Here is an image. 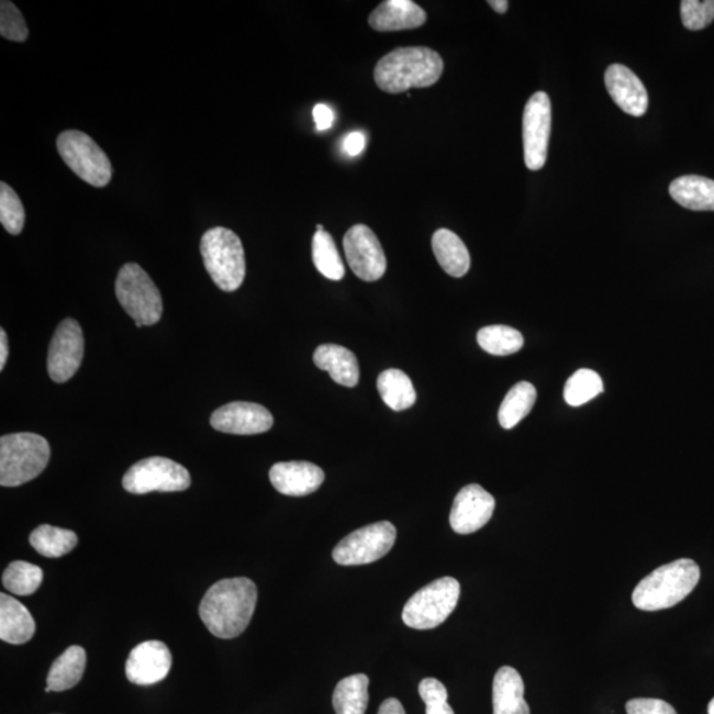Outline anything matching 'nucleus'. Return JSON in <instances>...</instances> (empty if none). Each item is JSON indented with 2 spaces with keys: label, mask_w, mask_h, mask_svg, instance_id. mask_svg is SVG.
<instances>
[{
  "label": "nucleus",
  "mask_w": 714,
  "mask_h": 714,
  "mask_svg": "<svg viewBox=\"0 0 714 714\" xmlns=\"http://www.w3.org/2000/svg\"><path fill=\"white\" fill-rule=\"evenodd\" d=\"M257 596L256 583L245 577L219 581L201 601L200 618L217 638H237L249 626Z\"/></svg>",
  "instance_id": "f257e3e1"
},
{
  "label": "nucleus",
  "mask_w": 714,
  "mask_h": 714,
  "mask_svg": "<svg viewBox=\"0 0 714 714\" xmlns=\"http://www.w3.org/2000/svg\"><path fill=\"white\" fill-rule=\"evenodd\" d=\"M438 52L427 47H401L389 52L376 64V86L389 94L434 86L444 74Z\"/></svg>",
  "instance_id": "f03ea898"
},
{
  "label": "nucleus",
  "mask_w": 714,
  "mask_h": 714,
  "mask_svg": "<svg viewBox=\"0 0 714 714\" xmlns=\"http://www.w3.org/2000/svg\"><path fill=\"white\" fill-rule=\"evenodd\" d=\"M700 581V568L690 558L663 565L643 579L633 592V603L643 612H658L678 605Z\"/></svg>",
  "instance_id": "7ed1b4c3"
},
{
  "label": "nucleus",
  "mask_w": 714,
  "mask_h": 714,
  "mask_svg": "<svg viewBox=\"0 0 714 714\" xmlns=\"http://www.w3.org/2000/svg\"><path fill=\"white\" fill-rule=\"evenodd\" d=\"M200 253L208 275L219 289L233 293L242 288L246 275L245 252L235 232L214 226L201 237Z\"/></svg>",
  "instance_id": "20e7f679"
},
{
  "label": "nucleus",
  "mask_w": 714,
  "mask_h": 714,
  "mask_svg": "<svg viewBox=\"0 0 714 714\" xmlns=\"http://www.w3.org/2000/svg\"><path fill=\"white\" fill-rule=\"evenodd\" d=\"M48 440L35 433L0 438V484L18 487L37 478L49 462Z\"/></svg>",
  "instance_id": "39448f33"
},
{
  "label": "nucleus",
  "mask_w": 714,
  "mask_h": 714,
  "mask_svg": "<svg viewBox=\"0 0 714 714\" xmlns=\"http://www.w3.org/2000/svg\"><path fill=\"white\" fill-rule=\"evenodd\" d=\"M115 295L135 326H154L164 314L160 291L138 264L123 265L115 281Z\"/></svg>",
  "instance_id": "423d86ee"
},
{
  "label": "nucleus",
  "mask_w": 714,
  "mask_h": 714,
  "mask_svg": "<svg viewBox=\"0 0 714 714\" xmlns=\"http://www.w3.org/2000/svg\"><path fill=\"white\" fill-rule=\"evenodd\" d=\"M459 595V582L453 577L433 581L409 599L402 610V621L415 629L436 628L456 610Z\"/></svg>",
  "instance_id": "0eeeda50"
},
{
  "label": "nucleus",
  "mask_w": 714,
  "mask_h": 714,
  "mask_svg": "<svg viewBox=\"0 0 714 714\" xmlns=\"http://www.w3.org/2000/svg\"><path fill=\"white\" fill-rule=\"evenodd\" d=\"M56 146L65 165L88 185L103 188L112 180V161L88 134L67 130L57 136Z\"/></svg>",
  "instance_id": "6e6552de"
},
{
  "label": "nucleus",
  "mask_w": 714,
  "mask_h": 714,
  "mask_svg": "<svg viewBox=\"0 0 714 714\" xmlns=\"http://www.w3.org/2000/svg\"><path fill=\"white\" fill-rule=\"evenodd\" d=\"M123 489L134 495L145 493L179 492L190 489L191 476L186 467L164 457L140 460L130 467L122 480Z\"/></svg>",
  "instance_id": "1a4fd4ad"
},
{
  "label": "nucleus",
  "mask_w": 714,
  "mask_h": 714,
  "mask_svg": "<svg viewBox=\"0 0 714 714\" xmlns=\"http://www.w3.org/2000/svg\"><path fill=\"white\" fill-rule=\"evenodd\" d=\"M398 531L389 522L366 525L353 532L336 545L333 557L336 564L366 565L380 560L393 548Z\"/></svg>",
  "instance_id": "9d476101"
},
{
  "label": "nucleus",
  "mask_w": 714,
  "mask_h": 714,
  "mask_svg": "<svg viewBox=\"0 0 714 714\" xmlns=\"http://www.w3.org/2000/svg\"><path fill=\"white\" fill-rule=\"evenodd\" d=\"M551 107L547 93L537 92L525 105L523 115L524 160L531 171H538L548 157Z\"/></svg>",
  "instance_id": "9b49d317"
},
{
  "label": "nucleus",
  "mask_w": 714,
  "mask_h": 714,
  "mask_svg": "<svg viewBox=\"0 0 714 714\" xmlns=\"http://www.w3.org/2000/svg\"><path fill=\"white\" fill-rule=\"evenodd\" d=\"M350 270L361 281L375 282L384 277L387 257L380 239L365 224L354 225L343 238Z\"/></svg>",
  "instance_id": "f8f14e48"
},
{
  "label": "nucleus",
  "mask_w": 714,
  "mask_h": 714,
  "mask_svg": "<svg viewBox=\"0 0 714 714\" xmlns=\"http://www.w3.org/2000/svg\"><path fill=\"white\" fill-rule=\"evenodd\" d=\"M83 334L79 322L65 320L58 324L48 350V373L58 384L74 378L83 357Z\"/></svg>",
  "instance_id": "ddd939ff"
},
{
  "label": "nucleus",
  "mask_w": 714,
  "mask_h": 714,
  "mask_svg": "<svg viewBox=\"0 0 714 714\" xmlns=\"http://www.w3.org/2000/svg\"><path fill=\"white\" fill-rule=\"evenodd\" d=\"M272 424L275 420L268 409L255 402H231L214 411L211 417L214 431L237 434V436L266 433L270 431Z\"/></svg>",
  "instance_id": "4468645a"
},
{
  "label": "nucleus",
  "mask_w": 714,
  "mask_h": 714,
  "mask_svg": "<svg viewBox=\"0 0 714 714\" xmlns=\"http://www.w3.org/2000/svg\"><path fill=\"white\" fill-rule=\"evenodd\" d=\"M495 511V499L479 484L464 487L454 499L450 525L459 535H470L483 528Z\"/></svg>",
  "instance_id": "2eb2a0df"
},
{
  "label": "nucleus",
  "mask_w": 714,
  "mask_h": 714,
  "mask_svg": "<svg viewBox=\"0 0 714 714\" xmlns=\"http://www.w3.org/2000/svg\"><path fill=\"white\" fill-rule=\"evenodd\" d=\"M171 666L172 655L164 642H143L129 655L126 678L135 685H154L167 678Z\"/></svg>",
  "instance_id": "dca6fc26"
},
{
  "label": "nucleus",
  "mask_w": 714,
  "mask_h": 714,
  "mask_svg": "<svg viewBox=\"0 0 714 714\" xmlns=\"http://www.w3.org/2000/svg\"><path fill=\"white\" fill-rule=\"evenodd\" d=\"M605 86L609 94L623 112L634 116L646 114L647 90L632 69L622 64L610 65L605 74Z\"/></svg>",
  "instance_id": "f3484780"
},
{
  "label": "nucleus",
  "mask_w": 714,
  "mask_h": 714,
  "mask_svg": "<svg viewBox=\"0 0 714 714\" xmlns=\"http://www.w3.org/2000/svg\"><path fill=\"white\" fill-rule=\"evenodd\" d=\"M269 478L272 487L283 495L306 497L320 489L326 476L320 466L293 460L272 466Z\"/></svg>",
  "instance_id": "a211bd4d"
},
{
  "label": "nucleus",
  "mask_w": 714,
  "mask_h": 714,
  "mask_svg": "<svg viewBox=\"0 0 714 714\" xmlns=\"http://www.w3.org/2000/svg\"><path fill=\"white\" fill-rule=\"evenodd\" d=\"M426 21V11L412 0H386L368 19L369 25L379 32L414 30Z\"/></svg>",
  "instance_id": "6ab92c4d"
},
{
  "label": "nucleus",
  "mask_w": 714,
  "mask_h": 714,
  "mask_svg": "<svg viewBox=\"0 0 714 714\" xmlns=\"http://www.w3.org/2000/svg\"><path fill=\"white\" fill-rule=\"evenodd\" d=\"M524 691V681L515 668H500L492 685L493 714H531Z\"/></svg>",
  "instance_id": "aec40b11"
},
{
  "label": "nucleus",
  "mask_w": 714,
  "mask_h": 714,
  "mask_svg": "<svg viewBox=\"0 0 714 714\" xmlns=\"http://www.w3.org/2000/svg\"><path fill=\"white\" fill-rule=\"evenodd\" d=\"M315 366L327 371L337 384L354 388L359 384V362L353 350L337 344H322L314 353Z\"/></svg>",
  "instance_id": "412c9836"
},
{
  "label": "nucleus",
  "mask_w": 714,
  "mask_h": 714,
  "mask_svg": "<svg viewBox=\"0 0 714 714\" xmlns=\"http://www.w3.org/2000/svg\"><path fill=\"white\" fill-rule=\"evenodd\" d=\"M36 632L27 607L12 596L0 594V639L10 645H24Z\"/></svg>",
  "instance_id": "4be33fe9"
},
{
  "label": "nucleus",
  "mask_w": 714,
  "mask_h": 714,
  "mask_svg": "<svg viewBox=\"0 0 714 714\" xmlns=\"http://www.w3.org/2000/svg\"><path fill=\"white\" fill-rule=\"evenodd\" d=\"M432 246L440 268L454 278H462L470 270L471 258L465 243L449 230H438Z\"/></svg>",
  "instance_id": "5701e85b"
},
{
  "label": "nucleus",
  "mask_w": 714,
  "mask_h": 714,
  "mask_svg": "<svg viewBox=\"0 0 714 714\" xmlns=\"http://www.w3.org/2000/svg\"><path fill=\"white\" fill-rule=\"evenodd\" d=\"M670 194L677 203L691 211H714V180L699 175L674 179Z\"/></svg>",
  "instance_id": "b1692460"
},
{
  "label": "nucleus",
  "mask_w": 714,
  "mask_h": 714,
  "mask_svg": "<svg viewBox=\"0 0 714 714\" xmlns=\"http://www.w3.org/2000/svg\"><path fill=\"white\" fill-rule=\"evenodd\" d=\"M87 667V652L80 646H70L52 665L45 692H63L80 683Z\"/></svg>",
  "instance_id": "393cba45"
},
{
  "label": "nucleus",
  "mask_w": 714,
  "mask_h": 714,
  "mask_svg": "<svg viewBox=\"0 0 714 714\" xmlns=\"http://www.w3.org/2000/svg\"><path fill=\"white\" fill-rule=\"evenodd\" d=\"M378 391L386 405L394 412L412 408L417 400L413 382L400 369H387L378 378Z\"/></svg>",
  "instance_id": "a878e982"
},
{
  "label": "nucleus",
  "mask_w": 714,
  "mask_h": 714,
  "mask_svg": "<svg viewBox=\"0 0 714 714\" xmlns=\"http://www.w3.org/2000/svg\"><path fill=\"white\" fill-rule=\"evenodd\" d=\"M367 674L357 673L337 683L333 705L336 714H366L369 694Z\"/></svg>",
  "instance_id": "bb28decb"
},
{
  "label": "nucleus",
  "mask_w": 714,
  "mask_h": 714,
  "mask_svg": "<svg viewBox=\"0 0 714 714\" xmlns=\"http://www.w3.org/2000/svg\"><path fill=\"white\" fill-rule=\"evenodd\" d=\"M537 399L536 388L531 382L522 381L505 395L499 409V424L503 428L515 427L527 417Z\"/></svg>",
  "instance_id": "cd10ccee"
},
{
  "label": "nucleus",
  "mask_w": 714,
  "mask_h": 714,
  "mask_svg": "<svg viewBox=\"0 0 714 714\" xmlns=\"http://www.w3.org/2000/svg\"><path fill=\"white\" fill-rule=\"evenodd\" d=\"M79 537L74 531L52 527L43 524L30 535V544L37 554L48 558H58L75 549Z\"/></svg>",
  "instance_id": "c85d7f7f"
},
{
  "label": "nucleus",
  "mask_w": 714,
  "mask_h": 714,
  "mask_svg": "<svg viewBox=\"0 0 714 714\" xmlns=\"http://www.w3.org/2000/svg\"><path fill=\"white\" fill-rule=\"evenodd\" d=\"M313 261L317 271L331 281H341L346 276L339 250L326 231H316L313 237Z\"/></svg>",
  "instance_id": "c756f323"
},
{
  "label": "nucleus",
  "mask_w": 714,
  "mask_h": 714,
  "mask_svg": "<svg viewBox=\"0 0 714 714\" xmlns=\"http://www.w3.org/2000/svg\"><path fill=\"white\" fill-rule=\"evenodd\" d=\"M477 341L480 348L493 356H509L524 346V337L517 330L495 324L479 330Z\"/></svg>",
  "instance_id": "7c9ffc66"
},
{
  "label": "nucleus",
  "mask_w": 714,
  "mask_h": 714,
  "mask_svg": "<svg viewBox=\"0 0 714 714\" xmlns=\"http://www.w3.org/2000/svg\"><path fill=\"white\" fill-rule=\"evenodd\" d=\"M43 570L25 561L11 562L3 573V587L12 594L31 595L42 585Z\"/></svg>",
  "instance_id": "2f4dec72"
},
{
  "label": "nucleus",
  "mask_w": 714,
  "mask_h": 714,
  "mask_svg": "<svg viewBox=\"0 0 714 714\" xmlns=\"http://www.w3.org/2000/svg\"><path fill=\"white\" fill-rule=\"evenodd\" d=\"M603 392L601 376L592 369H580L570 376L564 389V399L570 406H581Z\"/></svg>",
  "instance_id": "473e14b6"
},
{
  "label": "nucleus",
  "mask_w": 714,
  "mask_h": 714,
  "mask_svg": "<svg viewBox=\"0 0 714 714\" xmlns=\"http://www.w3.org/2000/svg\"><path fill=\"white\" fill-rule=\"evenodd\" d=\"M0 223L10 235H21L25 223V211L21 198L12 188L0 183Z\"/></svg>",
  "instance_id": "72a5a7b5"
},
{
  "label": "nucleus",
  "mask_w": 714,
  "mask_h": 714,
  "mask_svg": "<svg viewBox=\"0 0 714 714\" xmlns=\"http://www.w3.org/2000/svg\"><path fill=\"white\" fill-rule=\"evenodd\" d=\"M0 35L16 43H23L29 37L27 23L21 10L10 0H2L0 3Z\"/></svg>",
  "instance_id": "f704fd0d"
},
{
  "label": "nucleus",
  "mask_w": 714,
  "mask_h": 714,
  "mask_svg": "<svg viewBox=\"0 0 714 714\" xmlns=\"http://www.w3.org/2000/svg\"><path fill=\"white\" fill-rule=\"evenodd\" d=\"M681 21L691 31L704 30L714 21V0H683L680 5Z\"/></svg>",
  "instance_id": "c9c22d12"
},
{
  "label": "nucleus",
  "mask_w": 714,
  "mask_h": 714,
  "mask_svg": "<svg viewBox=\"0 0 714 714\" xmlns=\"http://www.w3.org/2000/svg\"><path fill=\"white\" fill-rule=\"evenodd\" d=\"M627 714H678L671 704L659 699H633L626 704Z\"/></svg>",
  "instance_id": "e433bc0d"
},
{
  "label": "nucleus",
  "mask_w": 714,
  "mask_h": 714,
  "mask_svg": "<svg viewBox=\"0 0 714 714\" xmlns=\"http://www.w3.org/2000/svg\"><path fill=\"white\" fill-rule=\"evenodd\" d=\"M419 692L425 705L438 700H447L446 687L439 680L427 678L421 681Z\"/></svg>",
  "instance_id": "4c0bfd02"
},
{
  "label": "nucleus",
  "mask_w": 714,
  "mask_h": 714,
  "mask_svg": "<svg viewBox=\"0 0 714 714\" xmlns=\"http://www.w3.org/2000/svg\"><path fill=\"white\" fill-rule=\"evenodd\" d=\"M313 116L317 132H326L334 126L335 114L331 108L324 103H317L313 109Z\"/></svg>",
  "instance_id": "58836bf2"
},
{
  "label": "nucleus",
  "mask_w": 714,
  "mask_h": 714,
  "mask_svg": "<svg viewBox=\"0 0 714 714\" xmlns=\"http://www.w3.org/2000/svg\"><path fill=\"white\" fill-rule=\"evenodd\" d=\"M367 145L366 135L360 132L349 133L343 141V152L349 157H357L365 152Z\"/></svg>",
  "instance_id": "ea45409f"
},
{
  "label": "nucleus",
  "mask_w": 714,
  "mask_h": 714,
  "mask_svg": "<svg viewBox=\"0 0 714 714\" xmlns=\"http://www.w3.org/2000/svg\"><path fill=\"white\" fill-rule=\"evenodd\" d=\"M378 714H406L404 706L400 703L398 699H387L384 703L381 704Z\"/></svg>",
  "instance_id": "a19ab883"
},
{
  "label": "nucleus",
  "mask_w": 714,
  "mask_h": 714,
  "mask_svg": "<svg viewBox=\"0 0 714 714\" xmlns=\"http://www.w3.org/2000/svg\"><path fill=\"white\" fill-rule=\"evenodd\" d=\"M426 714H454V711L447 700H438L426 704Z\"/></svg>",
  "instance_id": "79ce46f5"
},
{
  "label": "nucleus",
  "mask_w": 714,
  "mask_h": 714,
  "mask_svg": "<svg viewBox=\"0 0 714 714\" xmlns=\"http://www.w3.org/2000/svg\"><path fill=\"white\" fill-rule=\"evenodd\" d=\"M8 357H9L8 334H5V331L2 328L0 330V371H3L5 361H8Z\"/></svg>",
  "instance_id": "37998d69"
},
{
  "label": "nucleus",
  "mask_w": 714,
  "mask_h": 714,
  "mask_svg": "<svg viewBox=\"0 0 714 714\" xmlns=\"http://www.w3.org/2000/svg\"><path fill=\"white\" fill-rule=\"evenodd\" d=\"M489 4L493 11H497L498 14H505L509 11L510 3L507 0H490Z\"/></svg>",
  "instance_id": "c03bdc74"
},
{
  "label": "nucleus",
  "mask_w": 714,
  "mask_h": 714,
  "mask_svg": "<svg viewBox=\"0 0 714 714\" xmlns=\"http://www.w3.org/2000/svg\"><path fill=\"white\" fill-rule=\"evenodd\" d=\"M707 714H714V699L711 701L710 705H707Z\"/></svg>",
  "instance_id": "a18cd8bd"
},
{
  "label": "nucleus",
  "mask_w": 714,
  "mask_h": 714,
  "mask_svg": "<svg viewBox=\"0 0 714 714\" xmlns=\"http://www.w3.org/2000/svg\"><path fill=\"white\" fill-rule=\"evenodd\" d=\"M316 231H320V232H321V231H324L323 225L317 224V225H316Z\"/></svg>",
  "instance_id": "49530a36"
}]
</instances>
